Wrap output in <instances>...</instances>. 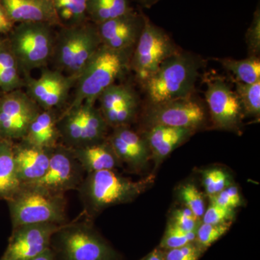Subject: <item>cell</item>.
Listing matches in <instances>:
<instances>
[{
  "label": "cell",
  "instance_id": "6da1fadb",
  "mask_svg": "<svg viewBox=\"0 0 260 260\" xmlns=\"http://www.w3.org/2000/svg\"><path fill=\"white\" fill-rule=\"evenodd\" d=\"M153 181V176L133 181L114 170H104L87 174L78 191L85 213L95 216L109 207L131 203Z\"/></svg>",
  "mask_w": 260,
  "mask_h": 260
},
{
  "label": "cell",
  "instance_id": "7a4b0ae2",
  "mask_svg": "<svg viewBox=\"0 0 260 260\" xmlns=\"http://www.w3.org/2000/svg\"><path fill=\"white\" fill-rule=\"evenodd\" d=\"M201 65L199 58L182 51L166 59L142 85L150 104L191 96Z\"/></svg>",
  "mask_w": 260,
  "mask_h": 260
},
{
  "label": "cell",
  "instance_id": "3957f363",
  "mask_svg": "<svg viewBox=\"0 0 260 260\" xmlns=\"http://www.w3.org/2000/svg\"><path fill=\"white\" fill-rule=\"evenodd\" d=\"M133 51H116L101 45L77 78L73 99L68 108L95 104L104 90L130 68Z\"/></svg>",
  "mask_w": 260,
  "mask_h": 260
},
{
  "label": "cell",
  "instance_id": "277c9868",
  "mask_svg": "<svg viewBox=\"0 0 260 260\" xmlns=\"http://www.w3.org/2000/svg\"><path fill=\"white\" fill-rule=\"evenodd\" d=\"M7 203L13 229L29 224L68 223L65 195L53 194L38 186L23 185Z\"/></svg>",
  "mask_w": 260,
  "mask_h": 260
},
{
  "label": "cell",
  "instance_id": "5b68a950",
  "mask_svg": "<svg viewBox=\"0 0 260 260\" xmlns=\"http://www.w3.org/2000/svg\"><path fill=\"white\" fill-rule=\"evenodd\" d=\"M101 45L95 24L64 26L56 35L51 60L54 69L77 79Z\"/></svg>",
  "mask_w": 260,
  "mask_h": 260
},
{
  "label": "cell",
  "instance_id": "8992f818",
  "mask_svg": "<svg viewBox=\"0 0 260 260\" xmlns=\"http://www.w3.org/2000/svg\"><path fill=\"white\" fill-rule=\"evenodd\" d=\"M51 249L59 260H118L119 257L87 222L64 224L53 236Z\"/></svg>",
  "mask_w": 260,
  "mask_h": 260
},
{
  "label": "cell",
  "instance_id": "52a82bcc",
  "mask_svg": "<svg viewBox=\"0 0 260 260\" xmlns=\"http://www.w3.org/2000/svg\"><path fill=\"white\" fill-rule=\"evenodd\" d=\"M46 23H20L10 31L8 47L25 76L51 60L56 35Z\"/></svg>",
  "mask_w": 260,
  "mask_h": 260
},
{
  "label": "cell",
  "instance_id": "ba28073f",
  "mask_svg": "<svg viewBox=\"0 0 260 260\" xmlns=\"http://www.w3.org/2000/svg\"><path fill=\"white\" fill-rule=\"evenodd\" d=\"M178 51L167 32L144 15V25L133 51L130 68L143 85L158 71L166 59Z\"/></svg>",
  "mask_w": 260,
  "mask_h": 260
},
{
  "label": "cell",
  "instance_id": "9c48e42d",
  "mask_svg": "<svg viewBox=\"0 0 260 260\" xmlns=\"http://www.w3.org/2000/svg\"><path fill=\"white\" fill-rule=\"evenodd\" d=\"M85 175L86 173L73 150L59 143L53 150L44 177L28 185L38 186L53 194L65 195L68 191H78Z\"/></svg>",
  "mask_w": 260,
  "mask_h": 260
},
{
  "label": "cell",
  "instance_id": "30bf717a",
  "mask_svg": "<svg viewBox=\"0 0 260 260\" xmlns=\"http://www.w3.org/2000/svg\"><path fill=\"white\" fill-rule=\"evenodd\" d=\"M207 121L203 106L191 96L150 104L145 114L148 126L162 125L196 131Z\"/></svg>",
  "mask_w": 260,
  "mask_h": 260
},
{
  "label": "cell",
  "instance_id": "8fae6325",
  "mask_svg": "<svg viewBox=\"0 0 260 260\" xmlns=\"http://www.w3.org/2000/svg\"><path fill=\"white\" fill-rule=\"evenodd\" d=\"M42 109L26 92H8L0 98V129L2 138L21 140L34 118Z\"/></svg>",
  "mask_w": 260,
  "mask_h": 260
},
{
  "label": "cell",
  "instance_id": "7c38bea8",
  "mask_svg": "<svg viewBox=\"0 0 260 260\" xmlns=\"http://www.w3.org/2000/svg\"><path fill=\"white\" fill-rule=\"evenodd\" d=\"M63 225L29 224L13 229L3 260H28L50 249L53 236Z\"/></svg>",
  "mask_w": 260,
  "mask_h": 260
},
{
  "label": "cell",
  "instance_id": "4fadbf2b",
  "mask_svg": "<svg viewBox=\"0 0 260 260\" xmlns=\"http://www.w3.org/2000/svg\"><path fill=\"white\" fill-rule=\"evenodd\" d=\"M205 98L215 127L228 131L239 129L244 111L235 90L226 82L220 78L210 81Z\"/></svg>",
  "mask_w": 260,
  "mask_h": 260
},
{
  "label": "cell",
  "instance_id": "5bb4252c",
  "mask_svg": "<svg viewBox=\"0 0 260 260\" xmlns=\"http://www.w3.org/2000/svg\"><path fill=\"white\" fill-rule=\"evenodd\" d=\"M76 78L59 70H44L40 76L26 78V93L42 110L55 111L64 105Z\"/></svg>",
  "mask_w": 260,
  "mask_h": 260
},
{
  "label": "cell",
  "instance_id": "9a60e30c",
  "mask_svg": "<svg viewBox=\"0 0 260 260\" xmlns=\"http://www.w3.org/2000/svg\"><path fill=\"white\" fill-rule=\"evenodd\" d=\"M95 25L102 45L116 51H133L143 30L144 15L133 10Z\"/></svg>",
  "mask_w": 260,
  "mask_h": 260
},
{
  "label": "cell",
  "instance_id": "2e32d148",
  "mask_svg": "<svg viewBox=\"0 0 260 260\" xmlns=\"http://www.w3.org/2000/svg\"><path fill=\"white\" fill-rule=\"evenodd\" d=\"M107 139L121 164L132 170H141L150 160V152L144 137L129 126L114 128Z\"/></svg>",
  "mask_w": 260,
  "mask_h": 260
},
{
  "label": "cell",
  "instance_id": "e0dca14e",
  "mask_svg": "<svg viewBox=\"0 0 260 260\" xmlns=\"http://www.w3.org/2000/svg\"><path fill=\"white\" fill-rule=\"evenodd\" d=\"M54 149L39 148L23 140L13 143L15 169L22 186L37 182L44 177Z\"/></svg>",
  "mask_w": 260,
  "mask_h": 260
},
{
  "label": "cell",
  "instance_id": "ac0fdd59",
  "mask_svg": "<svg viewBox=\"0 0 260 260\" xmlns=\"http://www.w3.org/2000/svg\"><path fill=\"white\" fill-rule=\"evenodd\" d=\"M13 23H46L61 25L53 0H0Z\"/></svg>",
  "mask_w": 260,
  "mask_h": 260
},
{
  "label": "cell",
  "instance_id": "d6986e66",
  "mask_svg": "<svg viewBox=\"0 0 260 260\" xmlns=\"http://www.w3.org/2000/svg\"><path fill=\"white\" fill-rule=\"evenodd\" d=\"M195 131L185 128L162 125L148 126L144 138L150 152V158L162 161L171 153L189 140Z\"/></svg>",
  "mask_w": 260,
  "mask_h": 260
},
{
  "label": "cell",
  "instance_id": "ffe728a7",
  "mask_svg": "<svg viewBox=\"0 0 260 260\" xmlns=\"http://www.w3.org/2000/svg\"><path fill=\"white\" fill-rule=\"evenodd\" d=\"M58 119L55 111H41L30 123L26 134L21 140L39 148H56L61 143Z\"/></svg>",
  "mask_w": 260,
  "mask_h": 260
},
{
  "label": "cell",
  "instance_id": "44dd1931",
  "mask_svg": "<svg viewBox=\"0 0 260 260\" xmlns=\"http://www.w3.org/2000/svg\"><path fill=\"white\" fill-rule=\"evenodd\" d=\"M71 149L86 174L114 170L121 164L107 139L95 144Z\"/></svg>",
  "mask_w": 260,
  "mask_h": 260
},
{
  "label": "cell",
  "instance_id": "7402d4cb",
  "mask_svg": "<svg viewBox=\"0 0 260 260\" xmlns=\"http://www.w3.org/2000/svg\"><path fill=\"white\" fill-rule=\"evenodd\" d=\"M13 140H0V199H11L21 189L13 158Z\"/></svg>",
  "mask_w": 260,
  "mask_h": 260
},
{
  "label": "cell",
  "instance_id": "603a6c76",
  "mask_svg": "<svg viewBox=\"0 0 260 260\" xmlns=\"http://www.w3.org/2000/svg\"><path fill=\"white\" fill-rule=\"evenodd\" d=\"M80 107L82 117L81 147L107 140L109 126L95 104L83 103Z\"/></svg>",
  "mask_w": 260,
  "mask_h": 260
},
{
  "label": "cell",
  "instance_id": "cb8c5ba5",
  "mask_svg": "<svg viewBox=\"0 0 260 260\" xmlns=\"http://www.w3.org/2000/svg\"><path fill=\"white\" fill-rule=\"evenodd\" d=\"M132 11L129 0H88L87 4V16L95 25Z\"/></svg>",
  "mask_w": 260,
  "mask_h": 260
},
{
  "label": "cell",
  "instance_id": "d4e9b609",
  "mask_svg": "<svg viewBox=\"0 0 260 260\" xmlns=\"http://www.w3.org/2000/svg\"><path fill=\"white\" fill-rule=\"evenodd\" d=\"M218 61L225 70L236 77L237 81L246 84L260 81L259 57L249 56L244 59L223 58L218 59Z\"/></svg>",
  "mask_w": 260,
  "mask_h": 260
},
{
  "label": "cell",
  "instance_id": "484cf974",
  "mask_svg": "<svg viewBox=\"0 0 260 260\" xmlns=\"http://www.w3.org/2000/svg\"><path fill=\"white\" fill-rule=\"evenodd\" d=\"M88 0H53L61 24L73 26L85 23Z\"/></svg>",
  "mask_w": 260,
  "mask_h": 260
},
{
  "label": "cell",
  "instance_id": "4316f807",
  "mask_svg": "<svg viewBox=\"0 0 260 260\" xmlns=\"http://www.w3.org/2000/svg\"><path fill=\"white\" fill-rule=\"evenodd\" d=\"M236 93L239 98L244 114L259 117L260 81L251 84L234 80Z\"/></svg>",
  "mask_w": 260,
  "mask_h": 260
},
{
  "label": "cell",
  "instance_id": "83f0119b",
  "mask_svg": "<svg viewBox=\"0 0 260 260\" xmlns=\"http://www.w3.org/2000/svg\"><path fill=\"white\" fill-rule=\"evenodd\" d=\"M232 222L220 224L203 223L197 229L194 242L202 250L204 251L225 235L232 226Z\"/></svg>",
  "mask_w": 260,
  "mask_h": 260
},
{
  "label": "cell",
  "instance_id": "f1b7e54d",
  "mask_svg": "<svg viewBox=\"0 0 260 260\" xmlns=\"http://www.w3.org/2000/svg\"><path fill=\"white\" fill-rule=\"evenodd\" d=\"M195 238L196 232H186L171 222L160 242V249L162 250L177 249L194 242Z\"/></svg>",
  "mask_w": 260,
  "mask_h": 260
},
{
  "label": "cell",
  "instance_id": "f546056e",
  "mask_svg": "<svg viewBox=\"0 0 260 260\" xmlns=\"http://www.w3.org/2000/svg\"><path fill=\"white\" fill-rule=\"evenodd\" d=\"M180 197L186 208L190 210L198 219H202L205 211V200L203 194L194 184H187L183 186Z\"/></svg>",
  "mask_w": 260,
  "mask_h": 260
},
{
  "label": "cell",
  "instance_id": "4dcf8cb0",
  "mask_svg": "<svg viewBox=\"0 0 260 260\" xmlns=\"http://www.w3.org/2000/svg\"><path fill=\"white\" fill-rule=\"evenodd\" d=\"M203 185L207 194L211 197L231 186L230 177L222 169H208L203 173Z\"/></svg>",
  "mask_w": 260,
  "mask_h": 260
},
{
  "label": "cell",
  "instance_id": "1f68e13d",
  "mask_svg": "<svg viewBox=\"0 0 260 260\" xmlns=\"http://www.w3.org/2000/svg\"><path fill=\"white\" fill-rule=\"evenodd\" d=\"M246 44L249 56L259 57L260 53V11L256 8L250 26L246 32Z\"/></svg>",
  "mask_w": 260,
  "mask_h": 260
},
{
  "label": "cell",
  "instance_id": "d6a6232c",
  "mask_svg": "<svg viewBox=\"0 0 260 260\" xmlns=\"http://www.w3.org/2000/svg\"><path fill=\"white\" fill-rule=\"evenodd\" d=\"M234 216V209L210 203L209 207L205 210L202 220L203 223L220 224L232 222Z\"/></svg>",
  "mask_w": 260,
  "mask_h": 260
},
{
  "label": "cell",
  "instance_id": "836d02e7",
  "mask_svg": "<svg viewBox=\"0 0 260 260\" xmlns=\"http://www.w3.org/2000/svg\"><path fill=\"white\" fill-rule=\"evenodd\" d=\"M210 203L235 209L242 204V197L235 186H229L218 194L209 197Z\"/></svg>",
  "mask_w": 260,
  "mask_h": 260
},
{
  "label": "cell",
  "instance_id": "e575fe53",
  "mask_svg": "<svg viewBox=\"0 0 260 260\" xmlns=\"http://www.w3.org/2000/svg\"><path fill=\"white\" fill-rule=\"evenodd\" d=\"M203 250L194 242L177 249L164 251L166 260H198Z\"/></svg>",
  "mask_w": 260,
  "mask_h": 260
},
{
  "label": "cell",
  "instance_id": "d590c367",
  "mask_svg": "<svg viewBox=\"0 0 260 260\" xmlns=\"http://www.w3.org/2000/svg\"><path fill=\"white\" fill-rule=\"evenodd\" d=\"M18 68L0 70V88L5 93L18 90L23 85Z\"/></svg>",
  "mask_w": 260,
  "mask_h": 260
},
{
  "label": "cell",
  "instance_id": "8d00e7d4",
  "mask_svg": "<svg viewBox=\"0 0 260 260\" xmlns=\"http://www.w3.org/2000/svg\"><path fill=\"white\" fill-rule=\"evenodd\" d=\"M199 220L190 210L186 208V209L176 210L173 215L172 223L186 232H196L200 225Z\"/></svg>",
  "mask_w": 260,
  "mask_h": 260
},
{
  "label": "cell",
  "instance_id": "74e56055",
  "mask_svg": "<svg viewBox=\"0 0 260 260\" xmlns=\"http://www.w3.org/2000/svg\"><path fill=\"white\" fill-rule=\"evenodd\" d=\"M14 23L10 20L0 1V34H6L11 31Z\"/></svg>",
  "mask_w": 260,
  "mask_h": 260
},
{
  "label": "cell",
  "instance_id": "f35d334b",
  "mask_svg": "<svg viewBox=\"0 0 260 260\" xmlns=\"http://www.w3.org/2000/svg\"><path fill=\"white\" fill-rule=\"evenodd\" d=\"M141 260H166L164 250L160 249V248L154 249L148 255H147Z\"/></svg>",
  "mask_w": 260,
  "mask_h": 260
},
{
  "label": "cell",
  "instance_id": "ab89813d",
  "mask_svg": "<svg viewBox=\"0 0 260 260\" xmlns=\"http://www.w3.org/2000/svg\"><path fill=\"white\" fill-rule=\"evenodd\" d=\"M28 260H55V256H54V251L50 248L39 255Z\"/></svg>",
  "mask_w": 260,
  "mask_h": 260
},
{
  "label": "cell",
  "instance_id": "60d3db41",
  "mask_svg": "<svg viewBox=\"0 0 260 260\" xmlns=\"http://www.w3.org/2000/svg\"><path fill=\"white\" fill-rule=\"evenodd\" d=\"M138 1H139L140 4L143 5V6L146 7V8H150V7L155 5L158 0H138Z\"/></svg>",
  "mask_w": 260,
  "mask_h": 260
},
{
  "label": "cell",
  "instance_id": "b9f144b4",
  "mask_svg": "<svg viewBox=\"0 0 260 260\" xmlns=\"http://www.w3.org/2000/svg\"><path fill=\"white\" fill-rule=\"evenodd\" d=\"M4 42H3V40H2L1 39H0V47H2V46L3 45V44H4Z\"/></svg>",
  "mask_w": 260,
  "mask_h": 260
},
{
  "label": "cell",
  "instance_id": "7bdbcfd3",
  "mask_svg": "<svg viewBox=\"0 0 260 260\" xmlns=\"http://www.w3.org/2000/svg\"><path fill=\"white\" fill-rule=\"evenodd\" d=\"M2 138H2V135H1V129H0V140H1V139H2Z\"/></svg>",
  "mask_w": 260,
  "mask_h": 260
},
{
  "label": "cell",
  "instance_id": "ee69618b",
  "mask_svg": "<svg viewBox=\"0 0 260 260\" xmlns=\"http://www.w3.org/2000/svg\"><path fill=\"white\" fill-rule=\"evenodd\" d=\"M0 260H3V259H0Z\"/></svg>",
  "mask_w": 260,
  "mask_h": 260
}]
</instances>
